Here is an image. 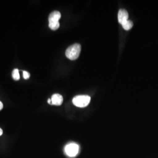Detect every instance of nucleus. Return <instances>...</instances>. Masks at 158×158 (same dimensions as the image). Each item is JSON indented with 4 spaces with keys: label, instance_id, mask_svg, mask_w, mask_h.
I'll list each match as a JSON object with an SVG mask.
<instances>
[{
    "label": "nucleus",
    "instance_id": "nucleus-2",
    "mask_svg": "<svg viewBox=\"0 0 158 158\" xmlns=\"http://www.w3.org/2000/svg\"><path fill=\"white\" fill-rule=\"evenodd\" d=\"M61 18L60 12L55 11L51 12L49 16V27L53 31H56L60 27L59 19Z\"/></svg>",
    "mask_w": 158,
    "mask_h": 158
},
{
    "label": "nucleus",
    "instance_id": "nucleus-1",
    "mask_svg": "<svg viewBox=\"0 0 158 158\" xmlns=\"http://www.w3.org/2000/svg\"><path fill=\"white\" fill-rule=\"evenodd\" d=\"M81 52V46L78 44H75L70 46L66 51V56L70 60H74L79 57Z\"/></svg>",
    "mask_w": 158,
    "mask_h": 158
},
{
    "label": "nucleus",
    "instance_id": "nucleus-12",
    "mask_svg": "<svg viewBox=\"0 0 158 158\" xmlns=\"http://www.w3.org/2000/svg\"><path fill=\"white\" fill-rule=\"evenodd\" d=\"M2 133H3L2 130L1 128H0V136L2 135Z\"/></svg>",
    "mask_w": 158,
    "mask_h": 158
},
{
    "label": "nucleus",
    "instance_id": "nucleus-9",
    "mask_svg": "<svg viewBox=\"0 0 158 158\" xmlns=\"http://www.w3.org/2000/svg\"><path fill=\"white\" fill-rule=\"evenodd\" d=\"M23 76L25 79H28L30 77V74L27 71H23Z\"/></svg>",
    "mask_w": 158,
    "mask_h": 158
},
{
    "label": "nucleus",
    "instance_id": "nucleus-10",
    "mask_svg": "<svg viewBox=\"0 0 158 158\" xmlns=\"http://www.w3.org/2000/svg\"><path fill=\"white\" fill-rule=\"evenodd\" d=\"M2 108H3V104L0 102V111L2 109Z\"/></svg>",
    "mask_w": 158,
    "mask_h": 158
},
{
    "label": "nucleus",
    "instance_id": "nucleus-6",
    "mask_svg": "<svg viewBox=\"0 0 158 158\" xmlns=\"http://www.w3.org/2000/svg\"><path fill=\"white\" fill-rule=\"evenodd\" d=\"M52 100V105H55V106H60L63 103L62 96L59 94H55L52 95L51 97Z\"/></svg>",
    "mask_w": 158,
    "mask_h": 158
},
{
    "label": "nucleus",
    "instance_id": "nucleus-5",
    "mask_svg": "<svg viewBox=\"0 0 158 158\" xmlns=\"http://www.w3.org/2000/svg\"><path fill=\"white\" fill-rule=\"evenodd\" d=\"M128 13L124 9H120L118 14V22L121 25L128 20Z\"/></svg>",
    "mask_w": 158,
    "mask_h": 158
},
{
    "label": "nucleus",
    "instance_id": "nucleus-7",
    "mask_svg": "<svg viewBox=\"0 0 158 158\" xmlns=\"http://www.w3.org/2000/svg\"><path fill=\"white\" fill-rule=\"evenodd\" d=\"M123 28L125 30H127V31H128L131 29L133 27V23L130 21V20H128L127 22H125L124 23H123L122 25Z\"/></svg>",
    "mask_w": 158,
    "mask_h": 158
},
{
    "label": "nucleus",
    "instance_id": "nucleus-8",
    "mask_svg": "<svg viewBox=\"0 0 158 158\" xmlns=\"http://www.w3.org/2000/svg\"><path fill=\"white\" fill-rule=\"evenodd\" d=\"M12 78L14 79L15 80H18L20 79L19 70L17 69H14L12 72Z\"/></svg>",
    "mask_w": 158,
    "mask_h": 158
},
{
    "label": "nucleus",
    "instance_id": "nucleus-11",
    "mask_svg": "<svg viewBox=\"0 0 158 158\" xmlns=\"http://www.w3.org/2000/svg\"><path fill=\"white\" fill-rule=\"evenodd\" d=\"M48 102L49 104L52 105V100H51V98H49V99L48 100Z\"/></svg>",
    "mask_w": 158,
    "mask_h": 158
},
{
    "label": "nucleus",
    "instance_id": "nucleus-3",
    "mask_svg": "<svg viewBox=\"0 0 158 158\" xmlns=\"http://www.w3.org/2000/svg\"><path fill=\"white\" fill-rule=\"evenodd\" d=\"M90 97L87 95L77 96L74 97L73 103L76 107L80 108L85 107L90 103Z\"/></svg>",
    "mask_w": 158,
    "mask_h": 158
},
{
    "label": "nucleus",
    "instance_id": "nucleus-4",
    "mask_svg": "<svg viewBox=\"0 0 158 158\" xmlns=\"http://www.w3.org/2000/svg\"><path fill=\"white\" fill-rule=\"evenodd\" d=\"M79 145L74 143H69L64 148L66 154L69 157L76 156L79 152Z\"/></svg>",
    "mask_w": 158,
    "mask_h": 158
}]
</instances>
